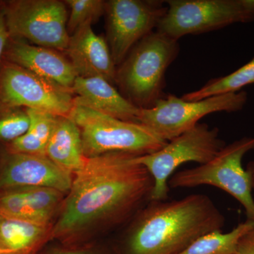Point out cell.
<instances>
[{"instance_id":"9","label":"cell","mask_w":254,"mask_h":254,"mask_svg":"<svg viewBox=\"0 0 254 254\" xmlns=\"http://www.w3.org/2000/svg\"><path fill=\"white\" fill-rule=\"evenodd\" d=\"M166 13L155 31L178 41L197 35L254 21L242 0H168Z\"/></svg>"},{"instance_id":"8","label":"cell","mask_w":254,"mask_h":254,"mask_svg":"<svg viewBox=\"0 0 254 254\" xmlns=\"http://www.w3.org/2000/svg\"><path fill=\"white\" fill-rule=\"evenodd\" d=\"M10 38L64 52L68 46L66 4L58 0H13L5 3Z\"/></svg>"},{"instance_id":"4","label":"cell","mask_w":254,"mask_h":254,"mask_svg":"<svg viewBox=\"0 0 254 254\" xmlns=\"http://www.w3.org/2000/svg\"><path fill=\"white\" fill-rule=\"evenodd\" d=\"M68 117L79 128L86 158L110 153L150 154L168 143L143 124L112 118L74 101Z\"/></svg>"},{"instance_id":"10","label":"cell","mask_w":254,"mask_h":254,"mask_svg":"<svg viewBox=\"0 0 254 254\" xmlns=\"http://www.w3.org/2000/svg\"><path fill=\"white\" fill-rule=\"evenodd\" d=\"M74 95L64 87L15 64L5 61L0 70V115L20 108L68 117Z\"/></svg>"},{"instance_id":"5","label":"cell","mask_w":254,"mask_h":254,"mask_svg":"<svg viewBox=\"0 0 254 254\" xmlns=\"http://www.w3.org/2000/svg\"><path fill=\"white\" fill-rule=\"evenodd\" d=\"M254 149V137H244L225 145L208 163L178 172L170 177V188L208 185L227 192L245 209L247 220L254 222V200L250 174L242 167L244 156Z\"/></svg>"},{"instance_id":"7","label":"cell","mask_w":254,"mask_h":254,"mask_svg":"<svg viewBox=\"0 0 254 254\" xmlns=\"http://www.w3.org/2000/svg\"><path fill=\"white\" fill-rule=\"evenodd\" d=\"M247 98L245 91L214 95L196 101H187L169 94L152 108L140 109L138 122L169 141L193 128L210 114L240 111L245 106Z\"/></svg>"},{"instance_id":"13","label":"cell","mask_w":254,"mask_h":254,"mask_svg":"<svg viewBox=\"0 0 254 254\" xmlns=\"http://www.w3.org/2000/svg\"><path fill=\"white\" fill-rule=\"evenodd\" d=\"M6 61L15 64L41 77L71 91L77 73L62 52L9 38L5 48Z\"/></svg>"},{"instance_id":"16","label":"cell","mask_w":254,"mask_h":254,"mask_svg":"<svg viewBox=\"0 0 254 254\" xmlns=\"http://www.w3.org/2000/svg\"><path fill=\"white\" fill-rule=\"evenodd\" d=\"M71 91L75 103L118 120L138 123L140 108L130 103L105 78L77 77Z\"/></svg>"},{"instance_id":"28","label":"cell","mask_w":254,"mask_h":254,"mask_svg":"<svg viewBox=\"0 0 254 254\" xmlns=\"http://www.w3.org/2000/svg\"><path fill=\"white\" fill-rule=\"evenodd\" d=\"M0 254H14L12 252L10 251L3 250V249L0 248Z\"/></svg>"},{"instance_id":"12","label":"cell","mask_w":254,"mask_h":254,"mask_svg":"<svg viewBox=\"0 0 254 254\" xmlns=\"http://www.w3.org/2000/svg\"><path fill=\"white\" fill-rule=\"evenodd\" d=\"M72 174L65 171L46 155L7 152L0 168V191L23 187H46L68 193Z\"/></svg>"},{"instance_id":"14","label":"cell","mask_w":254,"mask_h":254,"mask_svg":"<svg viewBox=\"0 0 254 254\" xmlns=\"http://www.w3.org/2000/svg\"><path fill=\"white\" fill-rule=\"evenodd\" d=\"M92 23H87L69 37L64 53L78 77H100L115 83L117 66L109 46L103 37L95 34Z\"/></svg>"},{"instance_id":"20","label":"cell","mask_w":254,"mask_h":254,"mask_svg":"<svg viewBox=\"0 0 254 254\" xmlns=\"http://www.w3.org/2000/svg\"><path fill=\"white\" fill-rule=\"evenodd\" d=\"M254 227V222L247 220L227 233L220 230L209 232L178 254H236L239 241Z\"/></svg>"},{"instance_id":"19","label":"cell","mask_w":254,"mask_h":254,"mask_svg":"<svg viewBox=\"0 0 254 254\" xmlns=\"http://www.w3.org/2000/svg\"><path fill=\"white\" fill-rule=\"evenodd\" d=\"M50 226L0 215V248L13 254L28 250L50 231Z\"/></svg>"},{"instance_id":"26","label":"cell","mask_w":254,"mask_h":254,"mask_svg":"<svg viewBox=\"0 0 254 254\" xmlns=\"http://www.w3.org/2000/svg\"><path fill=\"white\" fill-rule=\"evenodd\" d=\"M246 170L250 174L252 190H254V161L250 162V163L248 164L247 170Z\"/></svg>"},{"instance_id":"25","label":"cell","mask_w":254,"mask_h":254,"mask_svg":"<svg viewBox=\"0 0 254 254\" xmlns=\"http://www.w3.org/2000/svg\"><path fill=\"white\" fill-rule=\"evenodd\" d=\"M10 38L9 32L6 28L4 12L0 11V60L4 55L5 48Z\"/></svg>"},{"instance_id":"1","label":"cell","mask_w":254,"mask_h":254,"mask_svg":"<svg viewBox=\"0 0 254 254\" xmlns=\"http://www.w3.org/2000/svg\"><path fill=\"white\" fill-rule=\"evenodd\" d=\"M138 156L110 153L87 158L73 175L53 235L68 236L95 222L121 221L143 200H150L154 182Z\"/></svg>"},{"instance_id":"17","label":"cell","mask_w":254,"mask_h":254,"mask_svg":"<svg viewBox=\"0 0 254 254\" xmlns=\"http://www.w3.org/2000/svg\"><path fill=\"white\" fill-rule=\"evenodd\" d=\"M46 156L68 173H77L86 160L81 131L68 117L59 116L47 145Z\"/></svg>"},{"instance_id":"6","label":"cell","mask_w":254,"mask_h":254,"mask_svg":"<svg viewBox=\"0 0 254 254\" xmlns=\"http://www.w3.org/2000/svg\"><path fill=\"white\" fill-rule=\"evenodd\" d=\"M225 145L219 137L218 128L198 123L168 141L158 151L138 155L137 162L148 170L154 182L150 201L166 200L169 179L180 165L190 162L200 165L208 163Z\"/></svg>"},{"instance_id":"23","label":"cell","mask_w":254,"mask_h":254,"mask_svg":"<svg viewBox=\"0 0 254 254\" xmlns=\"http://www.w3.org/2000/svg\"><path fill=\"white\" fill-rule=\"evenodd\" d=\"M30 118L27 112L20 109L9 110L0 115V140L13 141L28 131Z\"/></svg>"},{"instance_id":"29","label":"cell","mask_w":254,"mask_h":254,"mask_svg":"<svg viewBox=\"0 0 254 254\" xmlns=\"http://www.w3.org/2000/svg\"><path fill=\"white\" fill-rule=\"evenodd\" d=\"M78 254V253H63V254Z\"/></svg>"},{"instance_id":"24","label":"cell","mask_w":254,"mask_h":254,"mask_svg":"<svg viewBox=\"0 0 254 254\" xmlns=\"http://www.w3.org/2000/svg\"><path fill=\"white\" fill-rule=\"evenodd\" d=\"M236 254H254V227L239 241Z\"/></svg>"},{"instance_id":"15","label":"cell","mask_w":254,"mask_h":254,"mask_svg":"<svg viewBox=\"0 0 254 254\" xmlns=\"http://www.w3.org/2000/svg\"><path fill=\"white\" fill-rule=\"evenodd\" d=\"M64 193L46 187H23L0 191V215L50 226Z\"/></svg>"},{"instance_id":"3","label":"cell","mask_w":254,"mask_h":254,"mask_svg":"<svg viewBox=\"0 0 254 254\" xmlns=\"http://www.w3.org/2000/svg\"><path fill=\"white\" fill-rule=\"evenodd\" d=\"M180 52L178 41L155 31L138 42L117 68L120 93L140 109L165 96V73Z\"/></svg>"},{"instance_id":"11","label":"cell","mask_w":254,"mask_h":254,"mask_svg":"<svg viewBox=\"0 0 254 254\" xmlns=\"http://www.w3.org/2000/svg\"><path fill=\"white\" fill-rule=\"evenodd\" d=\"M164 2L159 0L105 1L106 41L116 66L138 42L156 30L168 9Z\"/></svg>"},{"instance_id":"22","label":"cell","mask_w":254,"mask_h":254,"mask_svg":"<svg viewBox=\"0 0 254 254\" xmlns=\"http://www.w3.org/2000/svg\"><path fill=\"white\" fill-rule=\"evenodd\" d=\"M64 2L70 8L67 21L69 36L85 23H94L105 14V1L103 0H66Z\"/></svg>"},{"instance_id":"21","label":"cell","mask_w":254,"mask_h":254,"mask_svg":"<svg viewBox=\"0 0 254 254\" xmlns=\"http://www.w3.org/2000/svg\"><path fill=\"white\" fill-rule=\"evenodd\" d=\"M254 83V58L226 76L214 78L196 91L186 93L182 97L187 101H196L214 96L241 91L242 88Z\"/></svg>"},{"instance_id":"18","label":"cell","mask_w":254,"mask_h":254,"mask_svg":"<svg viewBox=\"0 0 254 254\" xmlns=\"http://www.w3.org/2000/svg\"><path fill=\"white\" fill-rule=\"evenodd\" d=\"M30 118L28 131L10 142L8 152L46 155L47 145L59 116L39 110L26 109Z\"/></svg>"},{"instance_id":"2","label":"cell","mask_w":254,"mask_h":254,"mask_svg":"<svg viewBox=\"0 0 254 254\" xmlns=\"http://www.w3.org/2000/svg\"><path fill=\"white\" fill-rule=\"evenodd\" d=\"M224 225L225 217L206 195L150 201L128 230L127 254H178Z\"/></svg>"},{"instance_id":"27","label":"cell","mask_w":254,"mask_h":254,"mask_svg":"<svg viewBox=\"0 0 254 254\" xmlns=\"http://www.w3.org/2000/svg\"><path fill=\"white\" fill-rule=\"evenodd\" d=\"M242 2L245 7L254 14V0H242Z\"/></svg>"}]
</instances>
